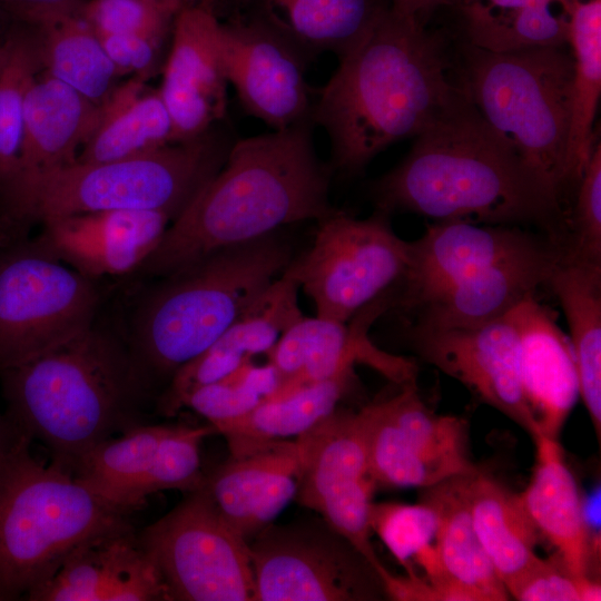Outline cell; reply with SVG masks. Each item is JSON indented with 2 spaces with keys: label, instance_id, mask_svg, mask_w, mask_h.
<instances>
[{
  "label": "cell",
  "instance_id": "1",
  "mask_svg": "<svg viewBox=\"0 0 601 601\" xmlns=\"http://www.w3.org/2000/svg\"><path fill=\"white\" fill-rule=\"evenodd\" d=\"M452 72L446 37L388 7L315 89L311 120L328 137L332 171L355 176L470 102Z\"/></svg>",
  "mask_w": 601,
  "mask_h": 601
},
{
  "label": "cell",
  "instance_id": "2",
  "mask_svg": "<svg viewBox=\"0 0 601 601\" xmlns=\"http://www.w3.org/2000/svg\"><path fill=\"white\" fill-rule=\"evenodd\" d=\"M371 195L375 209L388 215L534 226L561 248L566 238L562 204L471 101L415 137Z\"/></svg>",
  "mask_w": 601,
  "mask_h": 601
},
{
  "label": "cell",
  "instance_id": "3",
  "mask_svg": "<svg viewBox=\"0 0 601 601\" xmlns=\"http://www.w3.org/2000/svg\"><path fill=\"white\" fill-rule=\"evenodd\" d=\"M314 127L306 119L237 138L219 171L131 277L158 278L220 248L329 215L335 209L329 203L333 171L316 154Z\"/></svg>",
  "mask_w": 601,
  "mask_h": 601
},
{
  "label": "cell",
  "instance_id": "4",
  "mask_svg": "<svg viewBox=\"0 0 601 601\" xmlns=\"http://www.w3.org/2000/svg\"><path fill=\"white\" fill-rule=\"evenodd\" d=\"M6 416L72 474L104 441L146 423L155 401L120 332L95 323L70 342L0 373Z\"/></svg>",
  "mask_w": 601,
  "mask_h": 601
},
{
  "label": "cell",
  "instance_id": "5",
  "mask_svg": "<svg viewBox=\"0 0 601 601\" xmlns=\"http://www.w3.org/2000/svg\"><path fill=\"white\" fill-rule=\"evenodd\" d=\"M293 257L292 239L282 228L215 250L140 290L120 334L155 400L175 372L217 341Z\"/></svg>",
  "mask_w": 601,
  "mask_h": 601
},
{
  "label": "cell",
  "instance_id": "6",
  "mask_svg": "<svg viewBox=\"0 0 601 601\" xmlns=\"http://www.w3.org/2000/svg\"><path fill=\"white\" fill-rule=\"evenodd\" d=\"M237 138L223 122L141 156L71 165L22 178L0 197L1 244L35 225L101 210H157L175 220L223 167Z\"/></svg>",
  "mask_w": 601,
  "mask_h": 601
},
{
  "label": "cell",
  "instance_id": "7",
  "mask_svg": "<svg viewBox=\"0 0 601 601\" xmlns=\"http://www.w3.org/2000/svg\"><path fill=\"white\" fill-rule=\"evenodd\" d=\"M30 444L21 434L0 469V601L26 599L85 542L134 529L130 512L38 461Z\"/></svg>",
  "mask_w": 601,
  "mask_h": 601
},
{
  "label": "cell",
  "instance_id": "8",
  "mask_svg": "<svg viewBox=\"0 0 601 601\" xmlns=\"http://www.w3.org/2000/svg\"><path fill=\"white\" fill-rule=\"evenodd\" d=\"M492 52L465 40L455 79L470 101L563 206L571 188L568 145L574 60L571 48Z\"/></svg>",
  "mask_w": 601,
  "mask_h": 601
},
{
  "label": "cell",
  "instance_id": "9",
  "mask_svg": "<svg viewBox=\"0 0 601 601\" xmlns=\"http://www.w3.org/2000/svg\"><path fill=\"white\" fill-rule=\"evenodd\" d=\"M101 288L29 236L0 246V373L88 331Z\"/></svg>",
  "mask_w": 601,
  "mask_h": 601
},
{
  "label": "cell",
  "instance_id": "10",
  "mask_svg": "<svg viewBox=\"0 0 601 601\" xmlns=\"http://www.w3.org/2000/svg\"><path fill=\"white\" fill-rule=\"evenodd\" d=\"M317 223L314 240L282 274L313 300L316 316L347 323L400 282L408 262V242L376 210L356 218L334 209Z\"/></svg>",
  "mask_w": 601,
  "mask_h": 601
},
{
  "label": "cell",
  "instance_id": "11",
  "mask_svg": "<svg viewBox=\"0 0 601 601\" xmlns=\"http://www.w3.org/2000/svg\"><path fill=\"white\" fill-rule=\"evenodd\" d=\"M137 534L170 601H255L248 542L204 487Z\"/></svg>",
  "mask_w": 601,
  "mask_h": 601
},
{
  "label": "cell",
  "instance_id": "12",
  "mask_svg": "<svg viewBox=\"0 0 601 601\" xmlns=\"http://www.w3.org/2000/svg\"><path fill=\"white\" fill-rule=\"evenodd\" d=\"M248 545L255 601L371 600L374 583L382 584L371 563L322 518L270 523Z\"/></svg>",
  "mask_w": 601,
  "mask_h": 601
},
{
  "label": "cell",
  "instance_id": "13",
  "mask_svg": "<svg viewBox=\"0 0 601 601\" xmlns=\"http://www.w3.org/2000/svg\"><path fill=\"white\" fill-rule=\"evenodd\" d=\"M363 408L368 466L376 485L426 489L476 469L470 459L467 422L430 410L416 382Z\"/></svg>",
  "mask_w": 601,
  "mask_h": 601
},
{
  "label": "cell",
  "instance_id": "14",
  "mask_svg": "<svg viewBox=\"0 0 601 601\" xmlns=\"http://www.w3.org/2000/svg\"><path fill=\"white\" fill-rule=\"evenodd\" d=\"M300 473L295 499L315 511L374 568L370 510L376 486L368 466L366 416L337 407L296 439Z\"/></svg>",
  "mask_w": 601,
  "mask_h": 601
},
{
  "label": "cell",
  "instance_id": "15",
  "mask_svg": "<svg viewBox=\"0 0 601 601\" xmlns=\"http://www.w3.org/2000/svg\"><path fill=\"white\" fill-rule=\"evenodd\" d=\"M217 433L207 426L142 423L112 436L87 453L75 479L107 502L132 512L148 495L203 487L200 445Z\"/></svg>",
  "mask_w": 601,
  "mask_h": 601
},
{
  "label": "cell",
  "instance_id": "16",
  "mask_svg": "<svg viewBox=\"0 0 601 601\" xmlns=\"http://www.w3.org/2000/svg\"><path fill=\"white\" fill-rule=\"evenodd\" d=\"M220 50L228 85L245 114L272 130L311 119V62L276 31L254 17L233 16L221 21Z\"/></svg>",
  "mask_w": 601,
  "mask_h": 601
},
{
  "label": "cell",
  "instance_id": "17",
  "mask_svg": "<svg viewBox=\"0 0 601 601\" xmlns=\"http://www.w3.org/2000/svg\"><path fill=\"white\" fill-rule=\"evenodd\" d=\"M405 335L423 361L460 382L532 439L536 435L521 387L519 333L511 311L469 326L426 328L407 323Z\"/></svg>",
  "mask_w": 601,
  "mask_h": 601
},
{
  "label": "cell",
  "instance_id": "18",
  "mask_svg": "<svg viewBox=\"0 0 601 601\" xmlns=\"http://www.w3.org/2000/svg\"><path fill=\"white\" fill-rule=\"evenodd\" d=\"M553 249L561 247L543 233L521 226L435 221L423 236L408 242L407 266L390 293V307L407 315L470 273Z\"/></svg>",
  "mask_w": 601,
  "mask_h": 601
},
{
  "label": "cell",
  "instance_id": "19",
  "mask_svg": "<svg viewBox=\"0 0 601 601\" xmlns=\"http://www.w3.org/2000/svg\"><path fill=\"white\" fill-rule=\"evenodd\" d=\"M221 21L205 4L175 16L158 91L171 118L175 142L195 139L225 119L228 105L220 50Z\"/></svg>",
  "mask_w": 601,
  "mask_h": 601
},
{
  "label": "cell",
  "instance_id": "20",
  "mask_svg": "<svg viewBox=\"0 0 601 601\" xmlns=\"http://www.w3.org/2000/svg\"><path fill=\"white\" fill-rule=\"evenodd\" d=\"M387 308L383 295L347 323L304 316L290 325L267 353L283 380L275 394L352 372L357 363L401 385L415 382L417 367L411 359L383 352L367 336L372 322Z\"/></svg>",
  "mask_w": 601,
  "mask_h": 601
},
{
  "label": "cell",
  "instance_id": "21",
  "mask_svg": "<svg viewBox=\"0 0 601 601\" xmlns=\"http://www.w3.org/2000/svg\"><path fill=\"white\" fill-rule=\"evenodd\" d=\"M173 217L157 210H101L43 221L36 239L79 274L99 282L131 276L159 244Z\"/></svg>",
  "mask_w": 601,
  "mask_h": 601
},
{
  "label": "cell",
  "instance_id": "22",
  "mask_svg": "<svg viewBox=\"0 0 601 601\" xmlns=\"http://www.w3.org/2000/svg\"><path fill=\"white\" fill-rule=\"evenodd\" d=\"M28 601H170L167 588L134 529L78 546Z\"/></svg>",
  "mask_w": 601,
  "mask_h": 601
},
{
  "label": "cell",
  "instance_id": "23",
  "mask_svg": "<svg viewBox=\"0 0 601 601\" xmlns=\"http://www.w3.org/2000/svg\"><path fill=\"white\" fill-rule=\"evenodd\" d=\"M300 473L296 440H276L230 457L206 474L203 487L247 542L295 499Z\"/></svg>",
  "mask_w": 601,
  "mask_h": 601
},
{
  "label": "cell",
  "instance_id": "24",
  "mask_svg": "<svg viewBox=\"0 0 601 601\" xmlns=\"http://www.w3.org/2000/svg\"><path fill=\"white\" fill-rule=\"evenodd\" d=\"M511 314L519 333L521 387L536 427L535 436L558 439L580 397L570 338L534 294Z\"/></svg>",
  "mask_w": 601,
  "mask_h": 601
},
{
  "label": "cell",
  "instance_id": "25",
  "mask_svg": "<svg viewBox=\"0 0 601 601\" xmlns=\"http://www.w3.org/2000/svg\"><path fill=\"white\" fill-rule=\"evenodd\" d=\"M562 257L561 249L505 260L470 273L446 285L407 315L426 328L485 323L512 311L545 285Z\"/></svg>",
  "mask_w": 601,
  "mask_h": 601
},
{
  "label": "cell",
  "instance_id": "26",
  "mask_svg": "<svg viewBox=\"0 0 601 601\" xmlns=\"http://www.w3.org/2000/svg\"><path fill=\"white\" fill-rule=\"evenodd\" d=\"M99 115L100 106L40 71L26 93L19 168L10 186L76 162Z\"/></svg>",
  "mask_w": 601,
  "mask_h": 601
},
{
  "label": "cell",
  "instance_id": "27",
  "mask_svg": "<svg viewBox=\"0 0 601 601\" xmlns=\"http://www.w3.org/2000/svg\"><path fill=\"white\" fill-rule=\"evenodd\" d=\"M532 440L534 466L520 493L524 508L566 569L578 577H590L594 546L577 481L558 439L540 434Z\"/></svg>",
  "mask_w": 601,
  "mask_h": 601
},
{
  "label": "cell",
  "instance_id": "28",
  "mask_svg": "<svg viewBox=\"0 0 601 601\" xmlns=\"http://www.w3.org/2000/svg\"><path fill=\"white\" fill-rule=\"evenodd\" d=\"M242 6L311 63L325 52L341 58L390 7L386 0H243Z\"/></svg>",
  "mask_w": 601,
  "mask_h": 601
},
{
  "label": "cell",
  "instance_id": "29",
  "mask_svg": "<svg viewBox=\"0 0 601 601\" xmlns=\"http://www.w3.org/2000/svg\"><path fill=\"white\" fill-rule=\"evenodd\" d=\"M130 77L100 106L99 120L76 162L132 158L175 144L171 118L158 89Z\"/></svg>",
  "mask_w": 601,
  "mask_h": 601
},
{
  "label": "cell",
  "instance_id": "30",
  "mask_svg": "<svg viewBox=\"0 0 601 601\" xmlns=\"http://www.w3.org/2000/svg\"><path fill=\"white\" fill-rule=\"evenodd\" d=\"M437 513V549L446 582L461 601H505L510 595L473 528L464 474L423 489Z\"/></svg>",
  "mask_w": 601,
  "mask_h": 601
},
{
  "label": "cell",
  "instance_id": "31",
  "mask_svg": "<svg viewBox=\"0 0 601 601\" xmlns=\"http://www.w3.org/2000/svg\"><path fill=\"white\" fill-rule=\"evenodd\" d=\"M464 487L475 533L508 589L540 558L539 532L521 495L475 469L464 474Z\"/></svg>",
  "mask_w": 601,
  "mask_h": 601
},
{
  "label": "cell",
  "instance_id": "32",
  "mask_svg": "<svg viewBox=\"0 0 601 601\" xmlns=\"http://www.w3.org/2000/svg\"><path fill=\"white\" fill-rule=\"evenodd\" d=\"M570 327L580 398L601 435V265L559 260L546 284Z\"/></svg>",
  "mask_w": 601,
  "mask_h": 601
},
{
  "label": "cell",
  "instance_id": "33",
  "mask_svg": "<svg viewBox=\"0 0 601 601\" xmlns=\"http://www.w3.org/2000/svg\"><path fill=\"white\" fill-rule=\"evenodd\" d=\"M354 377V371L334 378L297 386L263 400L247 413L214 424L230 455L264 443L295 439L338 407Z\"/></svg>",
  "mask_w": 601,
  "mask_h": 601
},
{
  "label": "cell",
  "instance_id": "34",
  "mask_svg": "<svg viewBox=\"0 0 601 601\" xmlns=\"http://www.w3.org/2000/svg\"><path fill=\"white\" fill-rule=\"evenodd\" d=\"M32 33L41 72L101 106L121 78L99 36L76 12L38 26Z\"/></svg>",
  "mask_w": 601,
  "mask_h": 601
},
{
  "label": "cell",
  "instance_id": "35",
  "mask_svg": "<svg viewBox=\"0 0 601 601\" xmlns=\"http://www.w3.org/2000/svg\"><path fill=\"white\" fill-rule=\"evenodd\" d=\"M566 14L568 45L574 60L568 176L571 188L577 189L595 145L593 125L601 95V0H578Z\"/></svg>",
  "mask_w": 601,
  "mask_h": 601
},
{
  "label": "cell",
  "instance_id": "36",
  "mask_svg": "<svg viewBox=\"0 0 601 601\" xmlns=\"http://www.w3.org/2000/svg\"><path fill=\"white\" fill-rule=\"evenodd\" d=\"M466 42L492 52L568 45V16L551 6L490 9L476 1L457 6Z\"/></svg>",
  "mask_w": 601,
  "mask_h": 601
},
{
  "label": "cell",
  "instance_id": "37",
  "mask_svg": "<svg viewBox=\"0 0 601 601\" xmlns=\"http://www.w3.org/2000/svg\"><path fill=\"white\" fill-rule=\"evenodd\" d=\"M370 526L406 575L421 578L434 587L445 601L444 578L437 549V513L425 501L416 504L372 503Z\"/></svg>",
  "mask_w": 601,
  "mask_h": 601
},
{
  "label": "cell",
  "instance_id": "38",
  "mask_svg": "<svg viewBox=\"0 0 601 601\" xmlns=\"http://www.w3.org/2000/svg\"><path fill=\"white\" fill-rule=\"evenodd\" d=\"M8 39V53L0 68V196L18 173L26 93L41 71L35 40L27 26L10 24Z\"/></svg>",
  "mask_w": 601,
  "mask_h": 601
},
{
  "label": "cell",
  "instance_id": "39",
  "mask_svg": "<svg viewBox=\"0 0 601 601\" xmlns=\"http://www.w3.org/2000/svg\"><path fill=\"white\" fill-rule=\"evenodd\" d=\"M298 289L280 275L214 343L247 358L267 355L282 333L304 317Z\"/></svg>",
  "mask_w": 601,
  "mask_h": 601
},
{
  "label": "cell",
  "instance_id": "40",
  "mask_svg": "<svg viewBox=\"0 0 601 601\" xmlns=\"http://www.w3.org/2000/svg\"><path fill=\"white\" fill-rule=\"evenodd\" d=\"M561 260L601 265L600 142L594 145L566 216V238Z\"/></svg>",
  "mask_w": 601,
  "mask_h": 601
},
{
  "label": "cell",
  "instance_id": "41",
  "mask_svg": "<svg viewBox=\"0 0 601 601\" xmlns=\"http://www.w3.org/2000/svg\"><path fill=\"white\" fill-rule=\"evenodd\" d=\"M178 11L149 0H85L77 13L98 36L142 35L169 39Z\"/></svg>",
  "mask_w": 601,
  "mask_h": 601
},
{
  "label": "cell",
  "instance_id": "42",
  "mask_svg": "<svg viewBox=\"0 0 601 601\" xmlns=\"http://www.w3.org/2000/svg\"><path fill=\"white\" fill-rule=\"evenodd\" d=\"M519 601H599L601 587L591 577L570 572L560 558H539L509 589Z\"/></svg>",
  "mask_w": 601,
  "mask_h": 601
},
{
  "label": "cell",
  "instance_id": "43",
  "mask_svg": "<svg viewBox=\"0 0 601 601\" xmlns=\"http://www.w3.org/2000/svg\"><path fill=\"white\" fill-rule=\"evenodd\" d=\"M104 49L120 77L131 76L148 80L162 69L164 43L169 39L142 35L99 36Z\"/></svg>",
  "mask_w": 601,
  "mask_h": 601
},
{
  "label": "cell",
  "instance_id": "44",
  "mask_svg": "<svg viewBox=\"0 0 601 601\" xmlns=\"http://www.w3.org/2000/svg\"><path fill=\"white\" fill-rule=\"evenodd\" d=\"M262 401L239 386L219 381L187 393L180 402V410L191 408L214 425L247 413Z\"/></svg>",
  "mask_w": 601,
  "mask_h": 601
},
{
  "label": "cell",
  "instance_id": "45",
  "mask_svg": "<svg viewBox=\"0 0 601 601\" xmlns=\"http://www.w3.org/2000/svg\"><path fill=\"white\" fill-rule=\"evenodd\" d=\"M85 0H0V18L9 24L38 26L76 13Z\"/></svg>",
  "mask_w": 601,
  "mask_h": 601
},
{
  "label": "cell",
  "instance_id": "46",
  "mask_svg": "<svg viewBox=\"0 0 601 601\" xmlns=\"http://www.w3.org/2000/svg\"><path fill=\"white\" fill-rule=\"evenodd\" d=\"M223 381L239 386L262 400L273 396L282 385V376L269 362L266 365H254L250 361L242 364L233 374Z\"/></svg>",
  "mask_w": 601,
  "mask_h": 601
},
{
  "label": "cell",
  "instance_id": "47",
  "mask_svg": "<svg viewBox=\"0 0 601 601\" xmlns=\"http://www.w3.org/2000/svg\"><path fill=\"white\" fill-rule=\"evenodd\" d=\"M390 7L427 24L428 18L441 7L454 6L455 0H386Z\"/></svg>",
  "mask_w": 601,
  "mask_h": 601
},
{
  "label": "cell",
  "instance_id": "48",
  "mask_svg": "<svg viewBox=\"0 0 601 601\" xmlns=\"http://www.w3.org/2000/svg\"><path fill=\"white\" fill-rule=\"evenodd\" d=\"M490 9H513L525 7L552 6L560 3L565 13L570 11L578 0H474ZM568 16V14H566Z\"/></svg>",
  "mask_w": 601,
  "mask_h": 601
},
{
  "label": "cell",
  "instance_id": "49",
  "mask_svg": "<svg viewBox=\"0 0 601 601\" xmlns=\"http://www.w3.org/2000/svg\"><path fill=\"white\" fill-rule=\"evenodd\" d=\"M20 436L6 414L0 413V469Z\"/></svg>",
  "mask_w": 601,
  "mask_h": 601
},
{
  "label": "cell",
  "instance_id": "50",
  "mask_svg": "<svg viewBox=\"0 0 601 601\" xmlns=\"http://www.w3.org/2000/svg\"><path fill=\"white\" fill-rule=\"evenodd\" d=\"M9 26L0 18V68L2 67L9 48Z\"/></svg>",
  "mask_w": 601,
  "mask_h": 601
},
{
  "label": "cell",
  "instance_id": "51",
  "mask_svg": "<svg viewBox=\"0 0 601 601\" xmlns=\"http://www.w3.org/2000/svg\"><path fill=\"white\" fill-rule=\"evenodd\" d=\"M149 1L167 6L169 8H173L175 10H177V11L180 10L181 7H184L186 4V0H149Z\"/></svg>",
  "mask_w": 601,
  "mask_h": 601
},
{
  "label": "cell",
  "instance_id": "52",
  "mask_svg": "<svg viewBox=\"0 0 601 601\" xmlns=\"http://www.w3.org/2000/svg\"><path fill=\"white\" fill-rule=\"evenodd\" d=\"M474 0H455L454 4L455 6H461V4H466L469 2H472Z\"/></svg>",
  "mask_w": 601,
  "mask_h": 601
},
{
  "label": "cell",
  "instance_id": "53",
  "mask_svg": "<svg viewBox=\"0 0 601 601\" xmlns=\"http://www.w3.org/2000/svg\"><path fill=\"white\" fill-rule=\"evenodd\" d=\"M233 1L237 4L239 0H233Z\"/></svg>",
  "mask_w": 601,
  "mask_h": 601
}]
</instances>
